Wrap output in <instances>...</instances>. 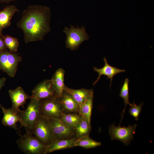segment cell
<instances>
[{
    "label": "cell",
    "mask_w": 154,
    "mask_h": 154,
    "mask_svg": "<svg viewBox=\"0 0 154 154\" xmlns=\"http://www.w3.org/2000/svg\"><path fill=\"white\" fill-rule=\"evenodd\" d=\"M16 141L19 148L26 154H46V145L27 131Z\"/></svg>",
    "instance_id": "3957f363"
},
{
    "label": "cell",
    "mask_w": 154,
    "mask_h": 154,
    "mask_svg": "<svg viewBox=\"0 0 154 154\" xmlns=\"http://www.w3.org/2000/svg\"><path fill=\"white\" fill-rule=\"evenodd\" d=\"M32 134L47 145L54 141L48 119L40 116Z\"/></svg>",
    "instance_id": "ba28073f"
},
{
    "label": "cell",
    "mask_w": 154,
    "mask_h": 154,
    "mask_svg": "<svg viewBox=\"0 0 154 154\" xmlns=\"http://www.w3.org/2000/svg\"><path fill=\"white\" fill-rule=\"evenodd\" d=\"M15 0H0V3H9Z\"/></svg>",
    "instance_id": "83f0119b"
},
{
    "label": "cell",
    "mask_w": 154,
    "mask_h": 154,
    "mask_svg": "<svg viewBox=\"0 0 154 154\" xmlns=\"http://www.w3.org/2000/svg\"><path fill=\"white\" fill-rule=\"evenodd\" d=\"M3 37L5 44L9 51L11 53L16 52L18 50L19 43L18 39L10 36L1 35Z\"/></svg>",
    "instance_id": "603a6c76"
},
{
    "label": "cell",
    "mask_w": 154,
    "mask_h": 154,
    "mask_svg": "<svg viewBox=\"0 0 154 154\" xmlns=\"http://www.w3.org/2000/svg\"><path fill=\"white\" fill-rule=\"evenodd\" d=\"M63 113L58 99L57 97L40 100V116L48 119H60Z\"/></svg>",
    "instance_id": "5b68a950"
},
{
    "label": "cell",
    "mask_w": 154,
    "mask_h": 154,
    "mask_svg": "<svg viewBox=\"0 0 154 154\" xmlns=\"http://www.w3.org/2000/svg\"><path fill=\"white\" fill-rule=\"evenodd\" d=\"M6 81V79L3 77L0 79V91L2 87L4 85Z\"/></svg>",
    "instance_id": "4316f807"
},
{
    "label": "cell",
    "mask_w": 154,
    "mask_h": 154,
    "mask_svg": "<svg viewBox=\"0 0 154 154\" xmlns=\"http://www.w3.org/2000/svg\"><path fill=\"white\" fill-rule=\"evenodd\" d=\"M48 119L54 141L70 139L75 137L74 128L66 125L60 119Z\"/></svg>",
    "instance_id": "9c48e42d"
},
{
    "label": "cell",
    "mask_w": 154,
    "mask_h": 154,
    "mask_svg": "<svg viewBox=\"0 0 154 154\" xmlns=\"http://www.w3.org/2000/svg\"><path fill=\"white\" fill-rule=\"evenodd\" d=\"M19 10L13 5L6 7L0 11V35L5 28L11 26V20L14 14Z\"/></svg>",
    "instance_id": "2e32d148"
},
{
    "label": "cell",
    "mask_w": 154,
    "mask_h": 154,
    "mask_svg": "<svg viewBox=\"0 0 154 154\" xmlns=\"http://www.w3.org/2000/svg\"><path fill=\"white\" fill-rule=\"evenodd\" d=\"M17 26L23 31L26 43L41 40L51 31V16L49 7L31 5L23 10Z\"/></svg>",
    "instance_id": "6da1fadb"
},
{
    "label": "cell",
    "mask_w": 154,
    "mask_h": 154,
    "mask_svg": "<svg viewBox=\"0 0 154 154\" xmlns=\"http://www.w3.org/2000/svg\"><path fill=\"white\" fill-rule=\"evenodd\" d=\"M137 127L136 124L129 125L127 127H122L119 124L116 127L114 123L110 126L109 129L111 139L119 140L125 145H128L133 138Z\"/></svg>",
    "instance_id": "52a82bcc"
},
{
    "label": "cell",
    "mask_w": 154,
    "mask_h": 154,
    "mask_svg": "<svg viewBox=\"0 0 154 154\" xmlns=\"http://www.w3.org/2000/svg\"><path fill=\"white\" fill-rule=\"evenodd\" d=\"M30 103L24 110L18 113L21 127H24L26 131L32 133L35 124L40 116V100L31 99Z\"/></svg>",
    "instance_id": "7a4b0ae2"
},
{
    "label": "cell",
    "mask_w": 154,
    "mask_h": 154,
    "mask_svg": "<svg viewBox=\"0 0 154 154\" xmlns=\"http://www.w3.org/2000/svg\"><path fill=\"white\" fill-rule=\"evenodd\" d=\"M143 105V103H141L139 105H137L135 103V101L133 104H131L129 105L130 106L129 110L130 114L135 119V120L137 121L139 119V117L140 113L142 110V108Z\"/></svg>",
    "instance_id": "d4e9b609"
},
{
    "label": "cell",
    "mask_w": 154,
    "mask_h": 154,
    "mask_svg": "<svg viewBox=\"0 0 154 154\" xmlns=\"http://www.w3.org/2000/svg\"><path fill=\"white\" fill-rule=\"evenodd\" d=\"M65 71L60 68L56 70L50 79L56 96L58 98L62 96L64 90Z\"/></svg>",
    "instance_id": "5bb4252c"
},
{
    "label": "cell",
    "mask_w": 154,
    "mask_h": 154,
    "mask_svg": "<svg viewBox=\"0 0 154 154\" xmlns=\"http://www.w3.org/2000/svg\"><path fill=\"white\" fill-rule=\"evenodd\" d=\"M129 79L126 78L122 87L119 95V96L121 97L123 99L125 103V108L122 112L121 122L123 118L124 113L127 106V105H130L131 104L129 101Z\"/></svg>",
    "instance_id": "cb8c5ba5"
},
{
    "label": "cell",
    "mask_w": 154,
    "mask_h": 154,
    "mask_svg": "<svg viewBox=\"0 0 154 154\" xmlns=\"http://www.w3.org/2000/svg\"><path fill=\"white\" fill-rule=\"evenodd\" d=\"M76 138L75 137L68 139L55 140L46 145V154L53 151L75 147L74 143Z\"/></svg>",
    "instance_id": "e0dca14e"
},
{
    "label": "cell",
    "mask_w": 154,
    "mask_h": 154,
    "mask_svg": "<svg viewBox=\"0 0 154 154\" xmlns=\"http://www.w3.org/2000/svg\"><path fill=\"white\" fill-rule=\"evenodd\" d=\"M3 39L0 37V53L7 49Z\"/></svg>",
    "instance_id": "484cf974"
},
{
    "label": "cell",
    "mask_w": 154,
    "mask_h": 154,
    "mask_svg": "<svg viewBox=\"0 0 154 154\" xmlns=\"http://www.w3.org/2000/svg\"></svg>",
    "instance_id": "f1b7e54d"
},
{
    "label": "cell",
    "mask_w": 154,
    "mask_h": 154,
    "mask_svg": "<svg viewBox=\"0 0 154 154\" xmlns=\"http://www.w3.org/2000/svg\"><path fill=\"white\" fill-rule=\"evenodd\" d=\"M75 137L77 138L89 135L91 130V123L82 117L78 124L74 128Z\"/></svg>",
    "instance_id": "7402d4cb"
},
{
    "label": "cell",
    "mask_w": 154,
    "mask_h": 154,
    "mask_svg": "<svg viewBox=\"0 0 154 154\" xmlns=\"http://www.w3.org/2000/svg\"><path fill=\"white\" fill-rule=\"evenodd\" d=\"M75 147L79 146L86 149H91L100 146L101 143L93 140L89 135L76 138L74 143Z\"/></svg>",
    "instance_id": "44dd1931"
},
{
    "label": "cell",
    "mask_w": 154,
    "mask_h": 154,
    "mask_svg": "<svg viewBox=\"0 0 154 154\" xmlns=\"http://www.w3.org/2000/svg\"><path fill=\"white\" fill-rule=\"evenodd\" d=\"M64 90L69 94L79 106L89 97L94 95L93 89H74L65 86Z\"/></svg>",
    "instance_id": "ac0fdd59"
},
{
    "label": "cell",
    "mask_w": 154,
    "mask_h": 154,
    "mask_svg": "<svg viewBox=\"0 0 154 154\" xmlns=\"http://www.w3.org/2000/svg\"><path fill=\"white\" fill-rule=\"evenodd\" d=\"M81 119L82 117L78 113H63L60 119L66 125L74 128L80 123Z\"/></svg>",
    "instance_id": "ffe728a7"
},
{
    "label": "cell",
    "mask_w": 154,
    "mask_h": 154,
    "mask_svg": "<svg viewBox=\"0 0 154 154\" xmlns=\"http://www.w3.org/2000/svg\"><path fill=\"white\" fill-rule=\"evenodd\" d=\"M70 28L65 27L63 32L66 35L65 41L66 48L73 51L77 50L84 41L89 40L90 37L86 31L85 27L82 26L76 28L70 25Z\"/></svg>",
    "instance_id": "277c9868"
},
{
    "label": "cell",
    "mask_w": 154,
    "mask_h": 154,
    "mask_svg": "<svg viewBox=\"0 0 154 154\" xmlns=\"http://www.w3.org/2000/svg\"><path fill=\"white\" fill-rule=\"evenodd\" d=\"M58 99L64 113L79 114V105L68 93L64 90L61 97Z\"/></svg>",
    "instance_id": "7c38bea8"
},
{
    "label": "cell",
    "mask_w": 154,
    "mask_h": 154,
    "mask_svg": "<svg viewBox=\"0 0 154 154\" xmlns=\"http://www.w3.org/2000/svg\"><path fill=\"white\" fill-rule=\"evenodd\" d=\"M0 107L3 114L1 122L5 126L17 130V123L20 121L18 114L14 111L11 108L7 109L0 104Z\"/></svg>",
    "instance_id": "9a60e30c"
},
{
    "label": "cell",
    "mask_w": 154,
    "mask_h": 154,
    "mask_svg": "<svg viewBox=\"0 0 154 154\" xmlns=\"http://www.w3.org/2000/svg\"><path fill=\"white\" fill-rule=\"evenodd\" d=\"M54 97L56 96L51 80L45 79L38 84L33 89L30 99L40 100Z\"/></svg>",
    "instance_id": "30bf717a"
},
{
    "label": "cell",
    "mask_w": 154,
    "mask_h": 154,
    "mask_svg": "<svg viewBox=\"0 0 154 154\" xmlns=\"http://www.w3.org/2000/svg\"><path fill=\"white\" fill-rule=\"evenodd\" d=\"M104 62V65L103 67L101 68H98L96 67H93L94 70L97 72L98 76L96 80L93 84L95 85L98 81L100 79L102 75L106 76L108 77L107 79L110 78V87H111L113 77L117 74L125 72V70L118 68L116 67H113L109 64L105 57L103 58Z\"/></svg>",
    "instance_id": "4fadbf2b"
},
{
    "label": "cell",
    "mask_w": 154,
    "mask_h": 154,
    "mask_svg": "<svg viewBox=\"0 0 154 154\" xmlns=\"http://www.w3.org/2000/svg\"><path fill=\"white\" fill-rule=\"evenodd\" d=\"M9 93L12 102L11 109L17 113L21 110L19 107L22 106L24 108L27 100L30 99V96L26 93L23 89L20 86L14 90L10 89Z\"/></svg>",
    "instance_id": "8fae6325"
},
{
    "label": "cell",
    "mask_w": 154,
    "mask_h": 154,
    "mask_svg": "<svg viewBox=\"0 0 154 154\" xmlns=\"http://www.w3.org/2000/svg\"><path fill=\"white\" fill-rule=\"evenodd\" d=\"M22 56L16 52L11 53L7 49L0 53V70L10 77H14Z\"/></svg>",
    "instance_id": "8992f818"
},
{
    "label": "cell",
    "mask_w": 154,
    "mask_h": 154,
    "mask_svg": "<svg viewBox=\"0 0 154 154\" xmlns=\"http://www.w3.org/2000/svg\"><path fill=\"white\" fill-rule=\"evenodd\" d=\"M93 97L94 95L90 96L79 106V114L90 123Z\"/></svg>",
    "instance_id": "d6986e66"
}]
</instances>
